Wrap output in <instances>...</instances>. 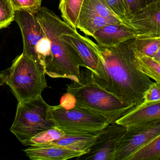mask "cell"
Returning a JSON list of instances; mask_svg holds the SVG:
<instances>
[{
    "mask_svg": "<svg viewBox=\"0 0 160 160\" xmlns=\"http://www.w3.org/2000/svg\"><path fill=\"white\" fill-rule=\"evenodd\" d=\"M101 132L92 134H65L64 137L60 139L46 144L66 147L75 150L83 151L88 153L90 148L92 146L97 136Z\"/></svg>",
    "mask_w": 160,
    "mask_h": 160,
    "instance_id": "9a60e30c",
    "label": "cell"
},
{
    "mask_svg": "<svg viewBox=\"0 0 160 160\" xmlns=\"http://www.w3.org/2000/svg\"><path fill=\"white\" fill-rule=\"evenodd\" d=\"M126 131L125 127L116 122L109 124L99 133L88 152L78 158L86 160H116L119 144Z\"/></svg>",
    "mask_w": 160,
    "mask_h": 160,
    "instance_id": "9c48e42d",
    "label": "cell"
},
{
    "mask_svg": "<svg viewBox=\"0 0 160 160\" xmlns=\"http://www.w3.org/2000/svg\"><path fill=\"white\" fill-rule=\"evenodd\" d=\"M135 54L140 72L160 84V62L152 57L138 52L136 49Z\"/></svg>",
    "mask_w": 160,
    "mask_h": 160,
    "instance_id": "44dd1931",
    "label": "cell"
},
{
    "mask_svg": "<svg viewBox=\"0 0 160 160\" xmlns=\"http://www.w3.org/2000/svg\"><path fill=\"white\" fill-rule=\"evenodd\" d=\"M112 24L115 23L92 12L82 9L78 18L77 29L80 30L86 35L93 37L95 32L100 29Z\"/></svg>",
    "mask_w": 160,
    "mask_h": 160,
    "instance_id": "2e32d148",
    "label": "cell"
},
{
    "mask_svg": "<svg viewBox=\"0 0 160 160\" xmlns=\"http://www.w3.org/2000/svg\"><path fill=\"white\" fill-rule=\"evenodd\" d=\"M23 151L32 160H66L78 158L87 153L50 144L30 146Z\"/></svg>",
    "mask_w": 160,
    "mask_h": 160,
    "instance_id": "7c38bea8",
    "label": "cell"
},
{
    "mask_svg": "<svg viewBox=\"0 0 160 160\" xmlns=\"http://www.w3.org/2000/svg\"><path fill=\"white\" fill-rule=\"evenodd\" d=\"M135 45L137 51L160 62V36L137 35Z\"/></svg>",
    "mask_w": 160,
    "mask_h": 160,
    "instance_id": "e0dca14e",
    "label": "cell"
},
{
    "mask_svg": "<svg viewBox=\"0 0 160 160\" xmlns=\"http://www.w3.org/2000/svg\"><path fill=\"white\" fill-rule=\"evenodd\" d=\"M44 68L22 52L11 67L0 73L2 83L11 89L18 102L42 95L47 87Z\"/></svg>",
    "mask_w": 160,
    "mask_h": 160,
    "instance_id": "277c9868",
    "label": "cell"
},
{
    "mask_svg": "<svg viewBox=\"0 0 160 160\" xmlns=\"http://www.w3.org/2000/svg\"><path fill=\"white\" fill-rule=\"evenodd\" d=\"M160 120V101L143 102L124 114L116 123L125 128Z\"/></svg>",
    "mask_w": 160,
    "mask_h": 160,
    "instance_id": "4fadbf2b",
    "label": "cell"
},
{
    "mask_svg": "<svg viewBox=\"0 0 160 160\" xmlns=\"http://www.w3.org/2000/svg\"><path fill=\"white\" fill-rule=\"evenodd\" d=\"M144 102H152L160 101V84L152 82L145 92L143 95Z\"/></svg>",
    "mask_w": 160,
    "mask_h": 160,
    "instance_id": "484cf974",
    "label": "cell"
},
{
    "mask_svg": "<svg viewBox=\"0 0 160 160\" xmlns=\"http://www.w3.org/2000/svg\"><path fill=\"white\" fill-rule=\"evenodd\" d=\"M14 19L15 11L9 0H0V29L9 27Z\"/></svg>",
    "mask_w": 160,
    "mask_h": 160,
    "instance_id": "d4e9b609",
    "label": "cell"
},
{
    "mask_svg": "<svg viewBox=\"0 0 160 160\" xmlns=\"http://www.w3.org/2000/svg\"><path fill=\"white\" fill-rule=\"evenodd\" d=\"M66 92L74 96L75 105L103 117L110 124L134 108L99 87L87 68L81 70L78 81L67 84Z\"/></svg>",
    "mask_w": 160,
    "mask_h": 160,
    "instance_id": "3957f363",
    "label": "cell"
},
{
    "mask_svg": "<svg viewBox=\"0 0 160 160\" xmlns=\"http://www.w3.org/2000/svg\"><path fill=\"white\" fill-rule=\"evenodd\" d=\"M110 10L125 24L132 28L130 24L132 16L126 0H105Z\"/></svg>",
    "mask_w": 160,
    "mask_h": 160,
    "instance_id": "603a6c76",
    "label": "cell"
},
{
    "mask_svg": "<svg viewBox=\"0 0 160 160\" xmlns=\"http://www.w3.org/2000/svg\"><path fill=\"white\" fill-rule=\"evenodd\" d=\"M65 135V132L62 130L57 126H54L32 138L28 146H37L46 144L60 139Z\"/></svg>",
    "mask_w": 160,
    "mask_h": 160,
    "instance_id": "7402d4cb",
    "label": "cell"
},
{
    "mask_svg": "<svg viewBox=\"0 0 160 160\" xmlns=\"http://www.w3.org/2000/svg\"><path fill=\"white\" fill-rule=\"evenodd\" d=\"M82 9L92 12L115 24H122L129 27L110 10L105 0H85Z\"/></svg>",
    "mask_w": 160,
    "mask_h": 160,
    "instance_id": "ffe728a7",
    "label": "cell"
},
{
    "mask_svg": "<svg viewBox=\"0 0 160 160\" xmlns=\"http://www.w3.org/2000/svg\"><path fill=\"white\" fill-rule=\"evenodd\" d=\"M3 84V83H2V82L1 80V78H0V86H1Z\"/></svg>",
    "mask_w": 160,
    "mask_h": 160,
    "instance_id": "f546056e",
    "label": "cell"
},
{
    "mask_svg": "<svg viewBox=\"0 0 160 160\" xmlns=\"http://www.w3.org/2000/svg\"><path fill=\"white\" fill-rule=\"evenodd\" d=\"M160 135L155 137L138 149L128 160H159Z\"/></svg>",
    "mask_w": 160,
    "mask_h": 160,
    "instance_id": "d6986e66",
    "label": "cell"
},
{
    "mask_svg": "<svg viewBox=\"0 0 160 160\" xmlns=\"http://www.w3.org/2000/svg\"><path fill=\"white\" fill-rule=\"evenodd\" d=\"M131 14L146 6L144 0H126Z\"/></svg>",
    "mask_w": 160,
    "mask_h": 160,
    "instance_id": "83f0119b",
    "label": "cell"
},
{
    "mask_svg": "<svg viewBox=\"0 0 160 160\" xmlns=\"http://www.w3.org/2000/svg\"><path fill=\"white\" fill-rule=\"evenodd\" d=\"M35 15L50 42V54L44 65L46 74L78 81L80 68H86V65L76 49L62 38L69 24L46 7H42Z\"/></svg>",
    "mask_w": 160,
    "mask_h": 160,
    "instance_id": "7a4b0ae2",
    "label": "cell"
},
{
    "mask_svg": "<svg viewBox=\"0 0 160 160\" xmlns=\"http://www.w3.org/2000/svg\"><path fill=\"white\" fill-rule=\"evenodd\" d=\"M99 48L100 63L91 72L93 81L134 107L142 103L144 92L153 82L139 70L135 38L111 47Z\"/></svg>",
    "mask_w": 160,
    "mask_h": 160,
    "instance_id": "6da1fadb",
    "label": "cell"
},
{
    "mask_svg": "<svg viewBox=\"0 0 160 160\" xmlns=\"http://www.w3.org/2000/svg\"><path fill=\"white\" fill-rule=\"evenodd\" d=\"M42 0H9L15 12L25 11L36 14L42 7Z\"/></svg>",
    "mask_w": 160,
    "mask_h": 160,
    "instance_id": "cb8c5ba5",
    "label": "cell"
},
{
    "mask_svg": "<svg viewBox=\"0 0 160 160\" xmlns=\"http://www.w3.org/2000/svg\"><path fill=\"white\" fill-rule=\"evenodd\" d=\"M116 153V160H128L141 146L160 135V120L126 127Z\"/></svg>",
    "mask_w": 160,
    "mask_h": 160,
    "instance_id": "ba28073f",
    "label": "cell"
},
{
    "mask_svg": "<svg viewBox=\"0 0 160 160\" xmlns=\"http://www.w3.org/2000/svg\"><path fill=\"white\" fill-rule=\"evenodd\" d=\"M158 1H159V0H144L146 5L150 4V3H152V2Z\"/></svg>",
    "mask_w": 160,
    "mask_h": 160,
    "instance_id": "f1b7e54d",
    "label": "cell"
},
{
    "mask_svg": "<svg viewBox=\"0 0 160 160\" xmlns=\"http://www.w3.org/2000/svg\"><path fill=\"white\" fill-rule=\"evenodd\" d=\"M136 31L122 24H109L96 32L93 38L99 47L109 48L135 38Z\"/></svg>",
    "mask_w": 160,
    "mask_h": 160,
    "instance_id": "5bb4252c",
    "label": "cell"
},
{
    "mask_svg": "<svg viewBox=\"0 0 160 160\" xmlns=\"http://www.w3.org/2000/svg\"><path fill=\"white\" fill-rule=\"evenodd\" d=\"M14 20L21 31L23 53L44 67L45 60L50 54V42L36 15L16 11Z\"/></svg>",
    "mask_w": 160,
    "mask_h": 160,
    "instance_id": "52a82bcc",
    "label": "cell"
},
{
    "mask_svg": "<svg viewBox=\"0 0 160 160\" xmlns=\"http://www.w3.org/2000/svg\"><path fill=\"white\" fill-rule=\"evenodd\" d=\"M64 40L72 45L81 56L86 68L94 73L100 63V48L88 37L81 35L77 29L70 26L62 34Z\"/></svg>",
    "mask_w": 160,
    "mask_h": 160,
    "instance_id": "30bf717a",
    "label": "cell"
},
{
    "mask_svg": "<svg viewBox=\"0 0 160 160\" xmlns=\"http://www.w3.org/2000/svg\"><path fill=\"white\" fill-rule=\"evenodd\" d=\"M52 106L42 95L18 102L11 132L24 146H28L32 138L55 126Z\"/></svg>",
    "mask_w": 160,
    "mask_h": 160,
    "instance_id": "5b68a950",
    "label": "cell"
},
{
    "mask_svg": "<svg viewBox=\"0 0 160 160\" xmlns=\"http://www.w3.org/2000/svg\"><path fill=\"white\" fill-rule=\"evenodd\" d=\"M52 115L55 126L65 134L95 133L110 124L103 117L76 105L70 109L52 106Z\"/></svg>",
    "mask_w": 160,
    "mask_h": 160,
    "instance_id": "8992f818",
    "label": "cell"
},
{
    "mask_svg": "<svg viewBox=\"0 0 160 160\" xmlns=\"http://www.w3.org/2000/svg\"><path fill=\"white\" fill-rule=\"evenodd\" d=\"M85 0H60L59 9L65 22L77 29L78 21Z\"/></svg>",
    "mask_w": 160,
    "mask_h": 160,
    "instance_id": "ac0fdd59",
    "label": "cell"
},
{
    "mask_svg": "<svg viewBox=\"0 0 160 160\" xmlns=\"http://www.w3.org/2000/svg\"><path fill=\"white\" fill-rule=\"evenodd\" d=\"M130 22L137 35L160 36V0L138 10Z\"/></svg>",
    "mask_w": 160,
    "mask_h": 160,
    "instance_id": "8fae6325",
    "label": "cell"
},
{
    "mask_svg": "<svg viewBox=\"0 0 160 160\" xmlns=\"http://www.w3.org/2000/svg\"><path fill=\"white\" fill-rule=\"evenodd\" d=\"M76 103V100L74 96L71 93L66 92L61 98L59 105L64 109H70L74 107Z\"/></svg>",
    "mask_w": 160,
    "mask_h": 160,
    "instance_id": "4316f807",
    "label": "cell"
}]
</instances>
